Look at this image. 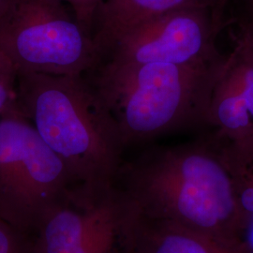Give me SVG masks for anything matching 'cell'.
<instances>
[{"label": "cell", "instance_id": "12", "mask_svg": "<svg viewBox=\"0 0 253 253\" xmlns=\"http://www.w3.org/2000/svg\"><path fill=\"white\" fill-rule=\"evenodd\" d=\"M0 253H35V236L0 219Z\"/></svg>", "mask_w": 253, "mask_h": 253}, {"label": "cell", "instance_id": "3", "mask_svg": "<svg viewBox=\"0 0 253 253\" xmlns=\"http://www.w3.org/2000/svg\"><path fill=\"white\" fill-rule=\"evenodd\" d=\"M227 57L192 65L119 66L98 61L83 75L116 119L127 147L208 125L212 93Z\"/></svg>", "mask_w": 253, "mask_h": 253}, {"label": "cell", "instance_id": "10", "mask_svg": "<svg viewBox=\"0 0 253 253\" xmlns=\"http://www.w3.org/2000/svg\"><path fill=\"white\" fill-rule=\"evenodd\" d=\"M228 2L229 0H104L96 12L92 37L98 48L145 20L190 8L226 11Z\"/></svg>", "mask_w": 253, "mask_h": 253}, {"label": "cell", "instance_id": "2", "mask_svg": "<svg viewBox=\"0 0 253 253\" xmlns=\"http://www.w3.org/2000/svg\"><path fill=\"white\" fill-rule=\"evenodd\" d=\"M17 106L76 184L113 185L126 147L116 119L84 75L18 73Z\"/></svg>", "mask_w": 253, "mask_h": 253}, {"label": "cell", "instance_id": "13", "mask_svg": "<svg viewBox=\"0 0 253 253\" xmlns=\"http://www.w3.org/2000/svg\"><path fill=\"white\" fill-rule=\"evenodd\" d=\"M227 10H230L227 20L237 27L238 35L253 41V0H229Z\"/></svg>", "mask_w": 253, "mask_h": 253}, {"label": "cell", "instance_id": "4", "mask_svg": "<svg viewBox=\"0 0 253 253\" xmlns=\"http://www.w3.org/2000/svg\"><path fill=\"white\" fill-rule=\"evenodd\" d=\"M74 185L69 167L16 101L0 117V219L35 236Z\"/></svg>", "mask_w": 253, "mask_h": 253}, {"label": "cell", "instance_id": "6", "mask_svg": "<svg viewBox=\"0 0 253 253\" xmlns=\"http://www.w3.org/2000/svg\"><path fill=\"white\" fill-rule=\"evenodd\" d=\"M229 25L223 10H174L145 20L99 46L98 61L119 66L218 62L227 55L219 53L216 41Z\"/></svg>", "mask_w": 253, "mask_h": 253}, {"label": "cell", "instance_id": "11", "mask_svg": "<svg viewBox=\"0 0 253 253\" xmlns=\"http://www.w3.org/2000/svg\"><path fill=\"white\" fill-rule=\"evenodd\" d=\"M18 71L0 49V117L17 101Z\"/></svg>", "mask_w": 253, "mask_h": 253}, {"label": "cell", "instance_id": "15", "mask_svg": "<svg viewBox=\"0 0 253 253\" xmlns=\"http://www.w3.org/2000/svg\"><path fill=\"white\" fill-rule=\"evenodd\" d=\"M15 0H0V19L9 10Z\"/></svg>", "mask_w": 253, "mask_h": 253}, {"label": "cell", "instance_id": "1", "mask_svg": "<svg viewBox=\"0 0 253 253\" xmlns=\"http://www.w3.org/2000/svg\"><path fill=\"white\" fill-rule=\"evenodd\" d=\"M118 205L136 215L187 227L227 243L248 230L226 155L214 137L153 147L121 163L112 185Z\"/></svg>", "mask_w": 253, "mask_h": 253}, {"label": "cell", "instance_id": "7", "mask_svg": "<svg viewBox=\"0 0 253 253\" xmlns=\"http://www.w3.org/2000/svg\"><path fill=\"white\" fill-rule=\"evenodd\" d=\"M35 253H123L112 187L74 185L41 224Z\"/></svg>", "mask_w": 253, "mask_h": 253}, {"label": "cell", "instance_id": "5", "mask_svg": "<svg viewBox=\"0 0 253 253\" xmlns=\"http://www.w3.org/2000/svg\"><path fill=\"white\" fill-rule=\"evenodd\" d=\"M60 0H15L0 19V49L18 73L83 75L99 59L93 37Z\"/></svg>", "mask_w": 253, "mask_h": 253}, {"label": "cell", "instance_id": "9", "mask_svg": "<svg viewBox=\"0 0 253 253\" xmlns=\"http://www.w3.org/2000/svg\"><path fill=\"white\" fill-rule=\"evenodd\" d=\"M116 203L123 253H253L246 241L222 242L187 227L136 215Z\"/></svg>", "mask_w": 253, "mask_h": 253}, {"label": "cell", "instance_id": "8", "mask_svg": "<svg viewBox=\"0 0 253 253\" xmlns=\"http://www.w3.org/2000/svg\"><path fill=\"white\" fill-rule=\"evenodd\" d=\"M208 125L238 163L253 165V41L238 35L212 93Z\"/></svg>", "mask_w": 253, "mask_h": 253}, {"label": "cell", "instance_id": "14", "mask_svg": "<svg viewBox=\"0 0 253 253\" xmlns=\"http://www.w3.org/2000/svg\"><path fill=\"white\" fill-rule=\"evenodd\" d=\"M73 11L81 27L92 36L96 12L104 0H60Z\"/></svg>", "mask_w": 253, "mask_h": 253}]
</instances>
